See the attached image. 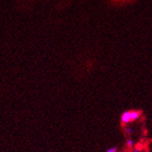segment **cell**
<instances>
[{
    "label": "cell",
    "instance_id": "4",
    "mask_svg": "<svg viewBox=\"0 0 152 152\" xmlns=\"http://www.w3.org/2000/svg\"><path fill=\"white\" fill-rule=\"evenodd\" d=\"M134 152H140L139 149H134Z\"/></svg>",
    "mask_w": 152,
    "mask_h": 152
},
{
    "label": "cell",
    "instance_id": "1",
    "mask_svg": "<svg viewBox=\"0 0 152 152\" xmlns=\"http://www.w3.org/2000/svg\"><path fill=\"white\" fill-rule=\"evenodd\" d=\"M121 122L123 124V125H128L130 124L132 121V118H131V112L130 110H126L121 113Z\"/></svg>",
    "mask_w": 152,
    "mask_h": 152
},
{
    "label": "cell",
    "instance_id": "3",
    "mask_svg": "<svg viewBox=\"0 0 152 152\" xmlns=\"http://www.w3.org/2000/svg\"><path fill=\"white\" fill-rule=\"evenodd\" d=\"M105 152H118V148L117 147H111L107 149Z\"/></svg>",
    "mask_w": 152,
    "mask_h": 152
},
{
    "label": "cell",
    "instance_id": "2",
    "mask_svg": "<svg viewBox=\"0 0 152 152\" xmlns=\"http://www.w3.org/2000/svg\"><path fill=\"white\" fill-rule=\"evenodd\" d=\"M126 145L129 148H133V147H134V141L132 139V138H128L126 140Z\"/></svg>",
    "mask_w": 152,
    "mask_h": 152
}]
</instances>
